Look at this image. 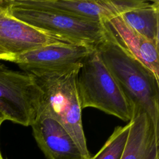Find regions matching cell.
Masks as SVG:
<instances>
[{
	"label": "cell",
	"mask_w": 159,
	"mask_h": 159,
	"mask_svg": "<svg viewBox=\"0 0 159 159\" xmlns=\"http://www.w3.org/2000/svg\"><path fill=\"white\" fill-rule=\"evenodd\" d=\"M94 48L133 106L134 114L145 112L159 127V79L124 50L106 29L103 39Z\"/></svg>",
	"instance_id": "cell-1"
},
{
	"label": "cell",
	"mask_w": 159,
	"mask_h": 159,
	"mask_svg": "<svg viewBox=\"0 0 159 159\" xmlns=\"http://www.w3.org/2000/svg\"><path fill=\"white\" fill-rule=\"evenodd\" d=\"M80 65L30 74L34 76L42 91L38 116L58 121L71 135L85 158L90 159L91 156L82 124V109L77 86Z\"/></svg>",
	"instance_id": "cell-2"
},
{
	"label": "cell",
	"mask_w": 159,
	"mask_h": 159,
	"mask_svg": "<svg viewBox=\"0 0 159 159\" xmlns=\"http://www.w3.org/2000/svg\"><path fill=\"white\" fill-rule=\"evenodd\" d=\"M77 86L82 109L94 107L125 122L132 119L133 106L94 47L80 66Z\"/></svg>",
	"instance_id": "cell-3"
},
{
	"label": "cell",
	"mask_w": 159,
	"mask_h": 159,
	"mask_svg": "<svg viewBox=\"0 0 159 159\" xmlns=\"http://www.w3.org/2000/svg\"><path fill=\"white\" fill-rule=\"evenodd\" d=\"M8 13L42 32L71 43L94 47L104 37L102 22L73 17L63 13L19 6L11 0Z\"/></svg>",
	"instance_id": "cell-4"
},
{
	"label": "cell",
	"mask_w": 159,
	"mask_h": 159,
	"mask_svg": "<svg viewBox=\"0 0 159 159\" xmlns=\"http://www.w3.org/2000/svg\"><path fill=\"white\" fill-rule=\"evenodd\" d=\"M42 91L33 75L0 63V112L6 120L31 125L38 116Z\"/></svg>",
	"instance_id": "cell-5"
},
{
	"label": "cell",
	"mask_w": 159,
	"mask_h": 159,
	"mask_svg": "<svg viewBox=\"0 0 159 159\" xmlns=\"http://www.w3.org/2000/svg\"><path fill=\"white\" fill-rule=\"evenodd\" d=\"M12 2L25 8L55 11L98 22L145 4L143 0H12Z\"/></svg>",
	"instance_id": "cell-6"
},
{
	"label": "cell",
	"mask_w": 159,
	"mask_h": 159,
	"mask_svg": "<svg viewBox=\"0 0 159 159\" xmlns=\"http://www.w3.org/2000/svg\"><path fill=\"white\" fill-rule=\"evenodd\" d=\"M94 47L71 43H53L16 56L11 61L28 73L63 70L80 65Z\"/></svg>",
	"instance_id": "cell-7"
},
{
	"label": "cell",
	"mask_w": 159,
	"mask_h": 159,
	"mask_svg": "<svg viewBox=\"0 0 159 159\" xmlns=\"http://www.w3.org/2000/svg\"><path fill=\"white\" fill-rule=\"evenodd\" d=\"M58 43L70 42L13 17L8 11L0 13V59L11 61L25 52Z\"/></svg>",
	"instance_id": "cell-8"
},
{
	"label": "cell",
	"mask_w": 159,
	"mask_h": 159,
	"mask_svg": "<svg viewBox=\"0 0 159 159\" xmlns=\"http://www.w3.org/2000/svg\"><path fill=\"white\" fill-rule=\"evenodd\" d=\"M102 22L107 32L124 50L159 79V45L135 32L124 22L120 15Z\"/></svg>",
	"instance_id": "cell-9"
},
{
	"label": "cell",
	"mask_w": 159,
	"mask_h": 159,
	"mask_svg": "<svg viewBox=\"0 0 159 159\" xmlns=\"http://www.w3.org/2000/svg\"><path fill=\"white\" fill-rule=\"evenodd\" d=\"M30 126L39 148L48 159H86L71 135L56 120L38 116Z\"/></svg>",
	"instance_id": "cell-10"
},
{
	"label": "cell",
	"mask_w": 159,
	"mask_h": 159,
	"mask_svg": "<svg viewBox=\"0 0 159 159\" xmlns=\"http://www.w3.org/2000/svg\"><path fill=\"white\" fill-rule=\"evenodd\" d=\"M120 159H158L159 127L143 111L131 120Z\"/></svg>",
	"instance_id": "cell-11"
},
{
	"label": "cell",
	"mask_w": 159,
	"mask_h": 159,
	"mask_svg": "<svg viewBox=\"0 0 159 159\" xmlns=\"http://www.w3.org/2000/svg\"><path fill=\"white\" fill-rule=\"evenodd\" d=\"M124 22L135 32L159 45V1L148 6L120 14Z\"/></svg>",
	"instance_id": "cell-12"
},
{
	"label": "cell",
	"mask_w": 159,
	"mask_h": 159,
	"mask_svg": "<svg viewBox=\"0 0 159 159\" xmlns=\"http://www.w3.org/2000/svg\"><path fill=\"white\" fill-rule=\"evenodd\" d=\"M130 122L117 126L98 152L90 159H120L127 139Z\"/></svg>",
	"instance_id": "cell-13"
},
{
	"label": "cell",
	"mask_w": 159,
	"mask_h": 159,
	"mask_svg": "<svg viewBox=\"0 0 159 159\" xmlns=\"http://www.w3.org/2000/svg\"><path fill=\"white\" fill-rule=\"evenodd\" d=\"M4 120H6V118H5L4 116L0 112V127H1V125L2 124V123ZM0 159H4V158H2L1 154V152H0Z\"/></svg>",
	"instance_id": "cell-14"
}]
</instances>
